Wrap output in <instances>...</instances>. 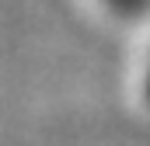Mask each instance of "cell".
<instances>
[{
    "label": "cell",
    "mask_w": 150,
    "mask_h": 146,
    "mask_svg": "<svg viewBox=\"0 0 150 146\" xmlns=\"http://www.w3.org/2000/svg\"><path fill=\"white\" fill-rule=\"evenodd\" d=\"M143 91H147V101H150V73H147V87H143Z\"/></svg>",
    "instance_id": "cell-1"
}]
</instances>
